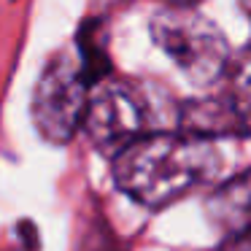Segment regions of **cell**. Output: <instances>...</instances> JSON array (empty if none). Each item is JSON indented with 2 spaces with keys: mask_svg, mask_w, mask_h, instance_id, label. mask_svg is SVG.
Listing matches in <instances>:
<instances>
[{
  "mask_svg": "<svg viewBox=\"0 0 251 251\" xmlns=\"http://www.w3.org/2000/svg\"><path fill=\"white\" fill-rule=\"evenodd\" d=\"M205 211L227 235L249 232V170H240L213 186L205 200Z\"/></svg>",
  "mask_w": 251,
  "mask_h": 251,
  "instance_id": "cell-5",
  "label": "cell"
},
{
  "mask_svg": "<svg viewBox=\"0 0 251 251\" xmlns=\"http://www.w3.org/2000/svg\"><path fill=\"white\" fill-rule=\"evenodd\" d=\"M92 87L95 78L89 76L76 44L57 49L41 68L33 87L30 116L35 132L51 146H68L81 132Z\"/></svg>",
  "mask_w": 251,
  "mask_h": 251,
  "instance_id": "cell-3",
  "label": "cell"
},
{
  "mask_svg": "<svg viewBox=\"0 0 251 251\" xmlns=\"http://www.w3.org/2000/svg\"><path fill=\"white\" fill-rule=\"evenodd\" d=\"M154 108L146 87L111 73L89 92L81 132L95 151L114 159L132 141L151 132Z\"/></svg>",
  "mask_w": 251,
  "mask_h": 251,
  "instance_id": "cell-4",
  "label": "cell"
},
{
  "mask_svg": "<svg viewBox=\"0 0 251 251\" xmlns=\"http://www.w3.org/2000/svg\"><path fill=\"white\" fill-rule=\"evenodd\" d=\"M114 181L146 208H168L189 192L208 186L222 173L216 141L186 132L151 130L111 159Z\"/></svg>",
  "mask_w": 251,
  "mask_h": 251,
  "instance_id": "cell-1",
  "label": "cell"
},
{
  "mask_svg": "<svg viewBox=\"0 0 251 251\" xmlns=\"http://www.w3.org/2000/svg\"><path fill=\"white\" fill-rule=\"evenodd\" d=\"M76 251H122L116 235L111 232V227L105 224L103 216H95L78 235Z\"/></svg>",
  "mask_w": 251,
  "mask_h": 251,
  "instance_id": "cell-6",
  "label": "cell"
},
{
  "mask_svg": "<svg viewBox=\"0 0 251 251\" xmlns=\"http://www.w3.org/2000/svg\"><path fill=\"white\" fill-rule=\"evenodd\" d=\"M219 251H251L249 232H240V235H227V238H224V243L219 246Z\"/></svg>",
  "mask_w": 251,
  "mask_h": 251,
  "instance_id": "cell-7",
  "label": "cell"
},
{
  "mask_svg": "<svg viewBox=\"0 0 251 251\" xmlns=\"http://www.w3.org/2000/svg\"><path fill=\"white\" fill-rule=\"evenodd\" d=\"M149 35L195 87L211 89L224 81L235 51L222 27L197 8H157L149 19Z\"/></svg>",
  "mask_w": 251,
  "mask_h": 251,
  "instance_id": "cell-2",
  "label": "cell"
},
{
  "mask_svg": "<svg viewBox=\"0 0 251 251\" xmlns=\"http://www.w3.org/2000/svg\"><path fill=\"white\" fill-rule=\"evenodd\" d=\"M205 0H162V6H173V8H197Z\"/></svg>",
  "mask_w": 251,
  "mask_h": 251,
  "instance_id": "cell-8",
  "label": "cell"
}]
</instances>
